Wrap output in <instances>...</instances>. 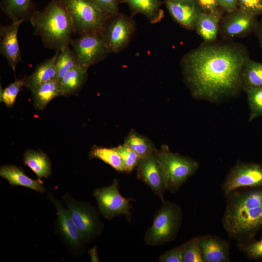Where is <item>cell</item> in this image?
Returning a JSON list of instances; mask_svg holds the SVG:
<instances>
[{"instance_id": "ba28073f", "label": "cell", "mask_w": 262, "mask_h": 262, "mask_svg": "<svg viewBox=\"0 0 262 262\" xmlns=\"http://www.w3.org/2000/svg\"><path fill=\"white\" fill-rule=\"evenodd\" d=\"M63 198L84 243H89L100 234L103 224L94 207L77 201L67 194Z\"/></svg>"}, {"instance_id": "4dcf8cb0", "label": "cell", "mask_w": 262, "mask_h": 262, "mask_svg": "<svg viewBox=\"0 0 262 262\" xmlns=\"http://www.w3.org/2000/svg\"><path fill=\"white\" fill-rule=\"evenodd\" d=\"M179 247L182 262H203L197 237L192 238Z\"/></svg>"}, {"instance_id": "d6986e66", "label": "cell", "mask_w": 262, "mask_h": 262, "mask_svg": "<svg viewBox=\"0 0 262 262\" xmlns=\"http://www.w3.org/2000/svg\"><path fill=\"white\" fill-rule=\"evenodd\" d=\"M60 51L38 64L33 73L26 76L24 86L31 90L42 83L56 79V64Z\"/></svg>"}, {"instance_id": "f1b7e54d", "label": "cell", "mask_w": 262, "mask_h": 262, "mask_svg": "<svg viewBox=\"0 0 262 262\" xmlns=\"http://www.w3.org/2000/svg\"><path fill=\"white\" fill-rule=\"evenodd\" d=\"M76 66L74 52L69 46L62 49L56 64V80L60 82L66 74Z\"/></svg>"}, {"instance_id": "2e32d148", "label": "cell", "mask_w": 262, "mask_h": 262, "mask_svg": "<svg viewBox=\"0 0 262 262\" xmlns=\"http://www.w3.org/2000/svg\"><path fill=\"white\" fill-rule=\"evenodd\" d=\"M49 198L55 206L58 214L57 229L64 242L72 249L78 250L84 243L68 210L51 194Z\"/></svg>"}, {"instance_id": "ffe728a7", "label": "cell", "mask_w": 262, "mask_h": 262, "mask_svg": "<svg viewBox=\"0 0 262 262\" xmlns=\"http://www.w3.org/2000/svg\"><path fill=\"white\" fill-rule=\"evenodd\" d=\"M120 2L128 5L132 16L142 14L152 24L159 22L164 16L160 0H120Z\"/></svg>"}, {"instance_id": "5bb4252c", "label": "cell", "mask_w": 262, "mask_h": 262, "mask_svg": "<svg viewBox=\"0 0 262 262\" xmlns=\"http://www.w3.org/2000/svg\"><path fill=\"white\" fill-rule=\"evenodd\" d=\"M23 22L20 19L12 21L8 25H0V53L14 72L16 65L22 61L17 35L19 27Z\"/></svg>"}, {"instance_id": "9c48e42d", "label": "cell", "mask_w": 262, "mask_h": 262, "mask_svg": "<svg viewBox=\"0 0 262 262\" xmlns=\"http://www.w3.org/2000/svg\"><path fill=\"white\" fill-rule=\"evenodd\" d=\"M136 29L132 17L118 13L107 17L100 33L110 52L118 53L129 45Z\"/></svg>"}, {"instance_id": "e0dca14e", "label": "cell", "mask_w": 262, "mask_h": 262, "mask_svg": "<svg viewBox=\"0 0 262 262\" xmlns=\"http://www.w3.org/2000/svg\"><path fill=\"white\" fill-rule=\"evenodd\" d=\"M198 244L203 262H228L229 246L222 238L215 235L198 236Z\"/></svg>"}, {"instance_id": "44dd1931", "label": "cell", "mask_w": 262, "mask_h": 262, "mask_svg": "<svg viewBox=\"0 0 262 262\" xmlns=\"http://www.w3.org/2000/svg\"><path fill=\"white\" fill-rule=\"evenodd\" d=\"M0 8L12 21H29L36 11L33 0H1Z\"/></svg>"}, {"instance_id": "484cf974", "label": "cell", "mask_w": 262, "mask_h": 262, "mask_svg": "<svg viewBox=\"0 0 262 262\" xmlns=\"http://www.w3.org/2000/svg\"><path fill=\"white\" fill-rule=\"evenodd\" d=\"M124 144L130 147L141 158L154 153L157 150L149 139L134 130L130 131L125 138Z\"/></svg>"}, {"instance_id": "4316f807", "label": "cell", "mask_w": 262, "mask_h": 262, "mask_svg": "<svg viewBox=\"0 0 262 262\" xmlns=\"http://www.w3.org/2000/svg\"><path fill=\"white\" fill-rule=\"evenodd\" d=\"M89 159L97 158L109 164L119 172H125L123 160L115 147L107 148L94 146L90 150Z\"/></svg>"}, {"instance_id": "52a82bcc", "label": "cell", "mask_w": 262, "mask_h": 262, "mask_svg": "<svg viewBox=\"0 0 262 262\" xmlns=\"http://www.w3.org/2000/svg\"><path fill=\"white\" fill-rule=\"evenodd\" d=\"M72 19L74 34L100 32L107 16L92 0H61Z\"/></svg>"}, {"instance_id": "7a4b0ae2", "label": "cell", "mask_w": 262, "mask_h": 262, "mask_svg": "<svg viewBox=\"0 0 262 262\" xmlns=\"http://www.w3.org/2000/svg\"><path fill=\"white\" fill-rule=\"evenodd\" d=\"M225 198L222 222L227 234L237 244L253 241L262 229V186L237 188Z\"/></svg>"}, {"instance_id": "e575fe53", "label": "cell", "mask_w": 262, "mask_h": 262, "mask_svg": "<svg viewBox=\"0 0 262 262\" xmlns=\"http://www.w3.org/2000/svg\"><path fill=\"white\" fill-rule=\"evenodd\" d=\"M95 5L107 16L119 12L120 0H92Z\"/></svg>"}, {"instance_id": "836d02e7", "label": "cell", "mask_w": 262, "mask_h": 262, "mask_svg": "<svg viewBox=\"0 0 262 262\" xmlns=\"http://www.w3.org/2000/svg\"><path fill=\"white\" fill-rule=\"evenodd\" d=\"M241 252L250 259L262 258V239L259 241H251L245 244H237Z\"/></svg>"}, {"instance_id": "60d3db41", "label": "cell", "mask_w": 262, "mask_h": 262, "mask_svg": "<svg viewBox=\"0 0 262 262\" xmlns=\"http://www.w3.org/2000/svg\"><path fill=\"white\" fill-rule=\"evenodd\" d=\"M258 37L261 45L262 46V21L258 29Z\"/></svg>"}, {"instance_id": "d4e9b609", "label": "cell", "mask_w": 262, "mask_h": 262, "mask_svg": "<svg viewBox=\"0 0 262 262\" xmlns=\"http://www.w3.org/2000/svg\"><path fill=\"white\" fill-rule=\"evenodd\" d=\"M23 161L39 179L48 178L51 174L50 161L42 150H26L24 153Z\"/></svg>"}, {"instance_id": "8992f818", "label": "cell", "mask_w": 262, "mask_h": 262, "mask_svg": "<svg viewBox=\"0 0 262 262\" xmlns=\"http://www.w3.org/2000/svg\"><path fill=\"white\" fill-rule=\"evenodd\" d=\"M72 38L70 45L77 65L87 70L91 66L104 60L110 53L100 32H87Z\"/></svg>"}, {"instance_id": "d6a6232c", "label": "cell", "mask_w": 262, "mask_h": 262, "mask_svg": "<svg viewBox=\"0 0 262 262\" xmlns=\"http://www.w3.org/2000/svg\"><path fill=\"white\" fill-rule=\"evenodd\" d=\"M124 164L125 172L129 173L137 166L141 158L125 144L115 147Z\"/></svg>"}, {"instance_id": "7402d4cb", "label": "cell", "mask_w": 262, "mask_h": 262, "mask_svg": "<svg viewBox=\"0 0 262 262\" xmlns=\"http://www.w3.org/2000/svg\"><path fill=\"white\" fill-rule=\"evenodd\" d=\"M222 15L220 9L214 12H203L201 15L195 29L206 43H213L216 40Z\"/></svg>"}, {"instance_id": "9a60e30c", "label": "cell", "mask_w": 262, "mask_h": 262, "mask_svg": "<svg viewBox=\"0 0 262 262\" xmlns=\"http://www.w3.org/2000/svg\"><path fill=\"white\" fill-rule=\"evenodd\" d=\"M164 3L173 19L190 30L196 29L204 12L196 0H164Z\"/></svg>"}, {"instance_id": "1f68e13d", "label": "cell", "mask_w": 262, "mask_h": 262, "mask_svg": "<svg viewBox=\"0 0 262 262\" xmlns=\"http://www.w3.org/2000/svg\"><path fill=\"white\" fill-rule=\"evenodd\" d=\"M25 77L15 80L4 89L0 88V102L9 108L13 107L20 89L24 86Z\"/></svg>"}, {"instance_id": "8d00e7d4", "label": "cell", "mask_w": 262, "mask_h": 262, "mask_svg": "<svg viewBox=\"0 0 262 262\" xmlns=\"http://www.w3.org/2000/svg\"><path fill=\"white\" fill-rule=\"evenodd\" d=\"M159 261L160 262H182L179 246L163 253L160 256Z\"/></svg>"}, {"instance_id": "3957f363", "label": "cell", "mask_w": 262, "mask_h": 262, "mask_svg": "<svg viewBox=\"0 0 262 262\" xmlns=\"http://www.w3.org/2000/svg\"><path fill=\"white\" fill-rule=\"evenodd\" d=\"M29 22L33 34L46 49L60 51L70 46L74 34L71 17L61 0H51L41 11L36 10Z\"/></svg>"}, {"instance_id": "7c38bea8", "label": "cell", "mask_w": 262, "mask_h": 262, "mask_svg": "<svg viewBox=\"0 0 262 262\" xmlns=\"http://www.w3.org/2000/svg\"><path fill=\"white\" fill-rule=\"evenodd\" d=\"M155 152L141 158L136 166L137 177L147 184L163 201L164 194L167 190V181L163 166L157 158Z\"/></svg>"}, {"instance_id": "74e56055", "label": "cell", "mask_w": 262, "mask_h": 262, "mask_svg": "<svg viewBox=\"0 0 262 262\" xmlns=\"http://www.w3.org/2000/svg\"><path fill=\"white\" fill-rule=\"evenodd\" d=\"M204 12H214L219 10L218 0H196Z\"/></svg>"}, {"instance_id": "ab89813d", "label": "cell", "mask_w": 262, "mask_h": 262, "mask_svg": "<svg viewBox=\"0 0 262 262\" xmlns=\"http://www.w3.org/2000/svg\"><path fill=\"white\" fill-rule=\"evenodd\" d=\"M90 251H91L90 256H91V258L92 261L98 262V261H97V260H98V257L97 255L96 247H95V248H93Z\"/></svg>"}, {"instance_id": "cb8c5ba5", "label": "cell", "mask_w": 262, "mask_h": 262, "mask_svg": "<svg viewBox=\"0 0 262 262\" xmlns=\"http://www.w3.org/2000/svg\"><path fill=\"white\" fill-rule=\"evenodd\" d=\"M87 70L76 66L61 79L60 83L62 96L68 97L77 95L87 79Z\"/></svg>"}, {"instance_id": "603a6c76", "label": "cell", "mask_w": 262, "mask_h": 262, "mask_svg": "<svg viewBox=\"0 0 262 262\" xmlns=\"http://www.w3.org/2000/svg\"><path fill=\"white\" fill-rule=\"evenodd\" d=\"M33 105L36 110H43L53 99L61 95L60 83L56 79L40 84L30 90Z\"/></svg>"}, {"instance_id": "8fae6325", "label": "cell", "mask_w": 262, "mask_h": 262, "mask_svg": "<svg viewBox=\"0 0 262 262\" xmlns=\"http://www.w3.org/2000/svg\"><path fill=\"white\" fill-rule=\"evenodd\" d=\"M118 182L114 179L108 186L96 188L93 195L97 201L100 213L107 219L110 220L121 214L130 216V199L123 196L118 189Z\"/></svg>"}, {"instance_id": "6da1fadb", "label": "cell", "mask_w": 262, "mask_h": 262, "mask_svg": "<svg viewBox=\"0 0 262 262\" xmlns=\"http://www.w3.org/2000/svg\"><path fill=\"white\" fill-rule=\"evenodd\" d=\"M248 53L237 43H206L182 58L183 78L193 97L220 102L243 90L242 72Z\"/></svg>"}, {"instance_id": "ac0fdd59", "label": "cell", "mask_w": 262, "mask_h": 262, "mask_svg": "<svg viewBox=\"0 0 262 262\" xmlns=\"http://www.w3.org/2000/svg\"><path fill=\"white\" fill-rule=\"evenodd\" d=\"M0 176L14 186H23L39 193L46 191V188L43 186L42 180L39 178L35 180L28 177L20 167L12 164L1 165L0 168Z\"/></svg>"}, {"instance_id": "30bf717a", "label": "cell", "mask_w": 262, "mask_h": 262, "mask_svg": "<svg viewBox=\"0 0 262 262\" xmlns=\"http://www.w3.org/2000/svg\"><path fill=\"white\" fill-rule=\"evenodd\" d=\"M259 186H262V166L239 162L229 172L222 188L225 197L237 188Z\"/></svg>"}, {"instance_id": "f35d334b", "label": "cell", "mask_w": 262, "mask_h": 262, "mask_svg": "<svg viewBox=\"0 0 262 262\" xmlns=\"http://www.w3.org/2000/svg\"><path fill=\"white\" fill-rule=\"evenodd\" d=\"M219 6L227 13L237 9L238 0H218Z\"/></svg>"}, {"instance_id": "277c9868", "label": "cell", "mask_w": 262, "mask_h": 262, "mask_svg": "<svg viewBox=\"0 0 262 262\" xmlns=\"http://www.w3.org/2000/svg\"><path fill=\"white\" fill-rule=\"evenodd\" d=\"M182 221V213L179 205L168 201H162L161 207L156 213L151 226L146 232L145 243L156 246L174 241Z\"/></svg>"}, {"instance_id": "5b68a950", "label": "cell", "mask_w": 262, "mask_h": 262, "mask_svg": "<svg viewBox=\"0 0 262 262\" xmlns=\"http://www.w3.org/2000/svg\"><path fill=\"white\" fill-rule=\"evenodd\" d=\"M155 155L166 174L167 190L172 193L177 191L199 167L197 162L189 157L171 152L166 145L157 149Z\"/></svg>"}, {"instance_id": "83f0119b", "label": "cell", "mask_w": 262, "mask_h": 262, "mask_svg": "<svg viewBox=\"0 0 262 262\" xmlns=\"http://www.w3.org/2000/svg\"><path fill=\"white\" fill-rule=\"evenodd\" d=\"M242 82L243 90L262 87V63L249 58L244 66Z\"/></svg>"}, {"instance_id": "d590c367", "label": "cell", "mask_w": 262, "mask_h": 262, "mask_svg": "<svg viewBox=\"0 0 262 262\" xmlns=\"http://www.w3.org/2000/svg\"><path fill=\"white\" fill-rule=\"evenodd\" d=\"M238 6L255 16L262 14V0H238Z\"/></svg>"}, {"instance_id": "f546056e", "label": "cell", "mask_w": 262, "mask_h": 262, "mask_svg": "<svg viewBox=\"0 0 262 262\" xmlns=\"http://www.w3.org/2000/svg\"><path fill=\"white\" fill-rule=\"evenodd\" d=\"M246 92L250 110L249 121L262 116V87L246 88Z\"/></svg>"}, {"instance_id": "4fadbf2b", "label": "cell", "mask_w": 262, "mask_h": 262, "mask_svg": "<svg viewBox=\"0 0 262 262\" xmlns=\"http://www.w3.org/2000/svg\"><path fill=\"white\" fill-rule=\"evenodd\" d=\"M256 16L252 14L236 9L221 19L219 31L226 38L244 37L256 29Z\"/></svg>"}]
</instances>
